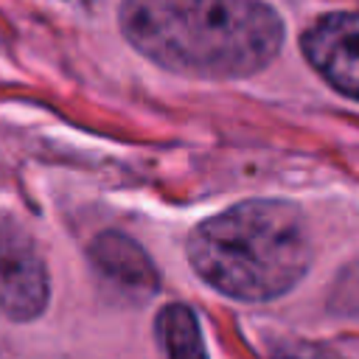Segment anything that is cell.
<instances>
[{"instance_id":"3","label":"cell","mask_w":359,"mask_h":359,"mask_svg":"<svg viewBox=\"0 0 359 359\" xmlns=\"http://www.w3.org/2000/svg\"><path fill=\"white\" fill-rule=\"evenodd\" d=\"M50 300V275L31 230L0 210V311L8 320H36Z\"/></svg>"},{"instance_id":"6","label":"cell","mask_w":359,"mask_h":359,"mask_svg":"<svg viewBox=\"0 0 359 359\" xmlns=\"http://www.w3.org/2000/svg\"><path fill=\"white\" fill-rule=\"evenodd\" d=\"M154 334L165 359H208L196 314L185 303L163 306L154 320Z\"/></svg>"},{"instance_id":"4","label":"cell","mask_w":359,"mask_h":359,"mask_svg":"<svg viewBox=\"0 0 359 359\" xmlns=\"http://www.w3.org/2000/svg\"><path fill=\"white\" fill-rule=\"evenodd\" d=\"M300 48L337 93L359 101V11L320 17L300 36Z\"/></svg>"},{"instance_id":"7","label":"cell","mask_w":359,"mask_h":359,"mask_svg":"<svg viewBox=\"0 0 359 359\" xmlns=\"http://www.w3.org/2000/svg\"><path fill=\"white\" fill-rule=\"evenodd\" d=\"M269 359H342L331 348H323L317 342L306 339H286L269 351Z\"/></svg>"},{"instance_id":"2","label":"cell","mask_w":359,"mask_h":359,"mask_svg":"<svg viewBox=\"0 0 359 359\" xmlns=\"http://www.w3.org/2000/svg\"><path fill=\"white\" fill-rule=\"evenodd\" d=\"M194 272L236 300H275L300 283L311 264V238L303 213L283 199L238 202L188 236Z\"/></svg>"},{"instance_id":"1","label":"cell","mask_w":359,"mask_h":359,"mask_svg":"<svg viewBox=\"0 0 359 359\" xmlns=\"http://www.w3.org/2000/svg\"><path fill=\"white\" fill-rule=\"evenodd\" d=\"M121 31L154 65L196 79H244L283 45V22L261 0H123Z\"/></svg>"},{"instance_id":"5","label":"cell","mask_w":359,"mask_h":359,"mask_svg":"<svg viewBox=\"0 0 359 359\" xmlns=\"http://www.w3.org/2000/svg\"><path fill=\"white\" fill-rule=\"evenodd\" d=\"M87 255H90L95 272L123 294H137L140 300H146L154 294V289L160 283L157 269H154L151 258L146 255V250L123 233H115V230L98 233L87 250Z\"/></svg>"}]
</instances>
